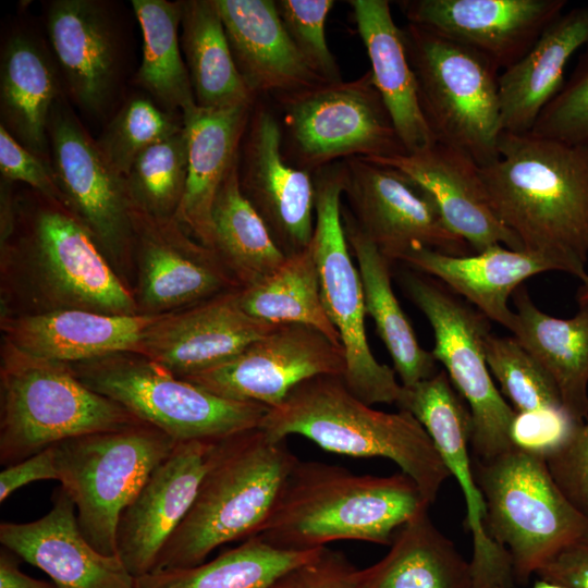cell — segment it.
<instances>
[{
    "mask_svg": "<svg viewBox=\"0 0 588 588\" xmlns=\"http://www.w3.org/2000/svg\"><path fill=\"white\" fill-rule=\"evenodd\" d=\"M56 68L37 40L15 34L0 66L1 125L25 148L50 161L48 122L60 95Z\"/></svg>",
    "mask_w": 588,
    "mask_h": 588,
    "instance_id": "cell-33",
    "label": "cell"
},
{
    "mask_svg": "<svg viewBox=\"0 0 588 588\" xmlns=\"http://www.w3.org/2000/svg\"><path fill=\"white\" fill-rule=\"evenodd\" d=\"M275 7L290 39L309 68L327 83L342 81L326 37V21L334 1L277 0Z\"/></svg>",
    "mask_w": 588,
    "mask_h": 588,
    "instance_id": "cell-44",
    "label": "cell"
},
{
    "mask_svg": "<svg viewBox=\"0 0 588 588\" xmlns=\"http://www.w3.org/2000/svg\"><path fill=\"white\" fill-rule=\"evenodd\" d=\"M426 429L465 499V525L473 538V588H513L509 553L483 528L485 506L478 489L469 448L471 416L444 370L412 387H403L396 402Z\"/></svg>",
    "mask_w": 588,
    "mask_h": 588,
    "instance_id": "cell-16",
    "label": "cell"
},
{
    "mask_svg": "<svg viewBox=\"0 0 588 588\" xmlns=\"http://www.w3.org/2000/svg\"><path fill=\"white\" fill-rule=\"evenodd\" d=\"M350 211L390 261L428 248L452 256L473 254L443 220L433 198L401 171L364 157L344 160Z\"/></svg>",
    "mask_w": 588,
    "mask_h": 588,
    "instance_id": "cell-15",
    "label": "cell"
},
{
    "mask_svg": "<svg viewBox=\"0 0 588 588\" xmlns=\"http://www.w3.org/2000/svg\"><path fill=\"white\" fill-rule=\"evenodd\" d=\"M565 0H407L408 23L464 45L505 70L564 11Z\"/></svg>",
    "mask_w": 588,
    "mask_h": 588,
    "instance_id": "cell-20",
    "label": "cell"
},
{
    "mask_svg": "<svg viewBox=\"0 0 588 588\" xmlns=\"http://www.w3.org/2000/svg\"><path fill=\"white\" fill-rule=\"evenodd\" d=\"M544 461L562 493L588 517V419Z\"/></svg>",
    "mask_w": 588,
    "mask_h": 588,
    "instance_id": "cell-47",
    "label": "cell"
},
{
    "mask_svg": "<svg viewBox=\"0 0 588 588\" xmlns=\"http://www.w3.org/2000/svg\"><path fill=\"white\" fill-rule=\"evenodd\" d=\"M581 424L564 408L515 412L510 439L513 448L546 460L566 443Z\"/></svg>",
    "mask_w": 588,
    "mask_h": 588,
    "instance_id": "cell-46",
    "label": "cell"
},
{
    "mask_svg": "<svg viewBox=\"0 0 588 588\" xmlns=\"http://www.w3.org/2000/svg\"><path fill=\"white\" fill-rule=\"evenodd\" d=\"M47 32L66 86L78 106L101 113L118 81V50L109 14L99 1L54 0Z\"/></svg>",
    "mask_w": 588,
    "mask_h": 588,
    "instance_id": "cell-27",
    "label": "cell"
},
{
    "mask_svg": "<svg viewBox=\"0 0 588 588\" xmlns=\"http://www.w3.org/2000/svg\"><path fill=\"white\" fill-rule=\"evenodd\" d=\"M529 133L568 144L588 142V44L572 74L541 111Z\"/></svg>",
    "mask_w": 588,
    "mask_h": 588,
    "instance_id": "cell-45",
    "label": "cell"
},
{
    "mask_svg": "<svg viewBox=\"0 0 588 588\" xmlns=\"http://www.w3.org/2000/svg\"><path fill=\"white\" fill-rule=\"evenodd\" d=\"M313 175L316 201L310 248L318 266L322 303L344 352L342 378L348 390L366 404H396L402 384L394 369L377 360L367 340L362 280L342 220L344 160Z\"/></svg>",
    "mask_w": 588,
    "mask_h": 588,
    "instance_id": "cell-11",
    "label": "cell"
},
{
    "mask_svg": "<svg viewBox=\"0 0 588 588\" xmlns=\"http://www.w3.org/2000/svg\"><path fill=\"white\" fill-rule=\"evenodd\" d=\"M47 132L50 162L66 208L132 290L134 205L125 176L109 163L62 96L51 109Z\"/></svg>",
    "mask_w": 588,
    "mask_h": 588,
    "instance_id": "cell-14",
    "label": "cell"
},
{
    "mask_svg": "<svg viewBox=\"0 0 588 588\" xmlns=\"http://www.w3.org/2000/svg\"><path fill=\"white\" fill-rule=\"evenodd\" d=\"M259 428L275 440L297 434L332 453L388 458L415 481L430 504L451 476L430 436L409 412L373 408L348 390L342 376L321 375L298 383L269 408Z\"/></svg>",
    "mask_w": 588,
    "mask_h": 588,
    "instance_id": "cell-4",
    "label": "cell"
},
{
    "mask_svg": "<svg viewBox=\"0 0 588 588\" xmlns=\"http://www.w3.org/2000/svg\"><path fill=\"white\" fill-rule=\"evenodd\" d=\"M218 441L177 442L122 512L117 551L135 578L152 571L167 541L189 512Z\"/></svg>",
    "mask_w": 588,
    "mask_h": 588,
    "instance_id": "cell-21",
    "label": "cell"
},
{
    "mask_svg": "<svg viewBox=\"0 0 588 588\" xmlns=\"http://www.w3.org/2000/svg\"><path fill=\"white\" fill-rule=\"evenodd\" d=\"M236 68L256 97H281L324 82L290 39L273 0H215Z\"/></svg>",
    "mask_w": 588,
    "mask_h": 588,
    "instance_id": "cell-26",
    "label": "cell"
},
{
    "mask_svg": "<svg viewBox=\"0 0 588 588\" xmlns=\"http://www.w3.org/2000/svg\"><path fill=\"white\" fill-rule=\"evenodd\" d=\"M183 127V117L134 97L112 118L97 143L109 163L126 176L142 152Z\"/></svg>",
    "mask_w": 588,
    "mask_h": 588,
    "instance_id": "cell-43",
    "label": "cell"
},
{
    "mask_svg": "<svg viewBox=\"0 0 588 588\" xmlns=\"http://www.w3.org/2000/svg\"><path fill=\"white\" fill-rule=\"evenodd\" d=\"M367 159L401 171L427 191L446 225L474 252L494 245L523 250L493 211L479 167L460 150L436 142L417 152Z\"/></svg>",
    "mask_w": 588,
    "mask_h": 588,
    "instance_id": "cell-24",
    "label": "cell"
},
{
    "mask_svg": "<svg viewBox=\"0 0 588 588\" xmlns=\"http://www.w3.org/2000/svg\"><path fill=\"white\" fill-rule=\"evenodd\" d=\"M93 391L176 442L215 441L258 428L269 407L213 394L137 353L70 365Z\"/></svg>",
    "mask_w": 588,
    "mask_h": 588,
    "instance_id": "cell-9",
    "label": "cell"
},
{
    "mask_svg": "<svg viewBox=\"0 0 588 588\" xmlns=\"http://www.w3.org/2000/svg\"><path fill=\"white\" fill-rule=\"evenodd\" d=\"M357 572L344 553L326 546L280 576L270 588H359Z\"/></svg>",
    "mask_w": 588,
    "mask_h": 588,
    "instance_id": "cell-49",
    "label": "cell"
},
{
    "mask_svg": "<svg viewBox=\"0 0 588 588\" xmlns=\"http://www.w3.org/2000/svg\"><path fill=\"white\" fill-rule=\"evenodd\" d=\"M298 458L259 427L217 442L195 501L151 572L204 563L218 547L259 535Z\"/></svg>",
    "mask_w": 588,
    "mask_h": 588,
    "instance_id": "cell-5",
    "label": "cell"
},
{
    "mask_svg": "<svg viewBox=\"0 0 588 588\" xmlns=\"http://www.w3.org/2000/svg\"><path fill=\"white\" fill-rule=\"evenodd\" d=\"M576 301L579 304H588V283L581 284L576 292Z\"/></svg>",
    "mask_w": 588,
    "mask_h": 588,
    "instance_id": "cell-53",
    "label": "cell"
},
{
    "mask_svg": "<svg viewBox=\"0 0 588 588\" xmlns=\"http://www.w3.org/2000/svg\"><path fill=\"white\" fill-rule=\"evenodd\" d=\"M283 154L315 173L340 159L407 154L370 71L350 82L324 83L278 97Z\"/></svg>",
    "mask_w": 588,
    "mask_h": 588,
    "instance_id": "cell-12",
    "label": "cell"
},
{
    "mask_svg": "<svg viewBox=\"0 0 588 588\" xmlns=\"http://www.w3.org/2000/svg\"><path fill=\"white\" fill-rule=\"evenodd\" d=\"M537 576L563 588H588V540L565 549Z\"/></svg>",
    "mask_w": 588,
    "mask_h": 588,
    "instance_id": "cell-51",
    "label": "cell"
},
{
    "mask_svg": "<svg viewBox=\"0 0 588 588\" xmlns=\"http://www.w3.org/2000/svg\"><path fill=\"white\" fill-rule=\"evenodd\" d=\"M17 555L2 548L0 551V588H58L53 583L35 579L19 568Z\"/></svg>",
    "mask_w": 588,
    "mask_h": 588,
    "instance_id": "cell-52",
    "label": "cell"
},
{
    "mask_svg": "<svg viewBox=\"0 0 588 588\" xmlns=\"http://www.w3.org/2000/svg\"><path fill=\"white\" fill-rule=\"evenodd\" d=\"M133 295L140 315H164L240 286L217 255L174 218L133 210Z\"/></svg>",
    "mask_w": 588,
    "mask_h": 588,
    "instance_id": "cell-17",
    "label": "cell"
},
{
    "mask_svg": "<svg viewBox=\"0 0 588 588\" xmlns=\"http://www.w3.org/2000/svg\"><path fill=\"white\" fill-rule=\"evenodd\" d=\"M371 64V77L407 154L430 147L436 139L422 113L415 73L403 29L387 0L348 1Z\"/></svg>",
    "mask_w": 588,
    "mask_h": 588,
    "instance_id": "cell-31",
    "label": "cell"
},
{
    "mask_svg": "<svg viewBox=\"0 0 588 588\" xmlns=\"http://www.w3.org/2000/svg\"><path fill=\"white\" fill-rule=\"evenodd\" d=\"M485 355L490 373L516 413L564 408L550 375L514 336L489 333Z\"/></svg>",
    "mask_w": 588,
    "mask_h": 588,
    "instance_id": "cell-42",
    "label": "cell"
},
{
    "mask_svg": "<svg viewBox=\"0 0 588 588\" xmlns=\"http://www.w3.org/2000/svg\"><path fill=\"white\" fill-rule=\"evenodd\" d=\"M420 273L437 278L456 295L512 332L516 315L509 298L522 283L538 273L556 271L553 264L535 254L494 245L466 256L428 248L413 250L400 260Z\"/></svg>",
    "mask_w": 588,
    "mask_h": 588,
    "instance_id": "cell-28",
    "label": "cell"
},
{
    "mask_svg": "<svg viewBox=\"0 0 588 588\" xmlns=\"http://www.w3.org/2000/svg\"><path fill=\"white\" fill-rule=\"evenodd\" d=\"M1 316L64 309L138 315L132 290L88 229L30 189L0 211Z\"/></svg>",
    "mask_w": 588,
    "mask_h": 588,
    "instance_id": "cell-1",
    "label": "cell"
},
{
    "mask_svg": "<svg viewBox=\"0 0 588 588\" xmlns=\"http://www.w3.org/2000/svg\"><path fill=\"white\" fill-rule=\"evenodd\" d=\"M479 168L489 203L522 249L588 283V142L503 132Z\"/></svg>",
    "mask_w": 588,
    "mask_h": 588,
    "instance_id": "cell-2",
    "label": "cell"
},
{
    "mask_svg": "<svg viewBox=\"0 0 588 588\" xmlns=\"http://www.w3.org/2000/svg\"><path fill=\"white\" fill-rule=\"evenodd\" d=\"M52 446L19 463L7 466L0 473V502L3 503L15 490L38 480H58Z\"/></svg>",
    "mask_w": 588,
    "mask_h": 588,
    "instance_id": "cell-50",
    "label": "cell"
},
{
    "mask_svg": "<svg viewBox=\"0 0 588 588\" xmlns=\"http://www.w3.org/2000/svg\"><path fill=\"white\" fill-rule=\"evenodd\" d=\"M487 536L510 555L515 584L571 546L588 540V517L562 493L544 458L513 448L473 460Z\"/></svg>",
    "mask_w": 588,
    "mask_h": 588,
    "instance_id": "cell-7",
    "label": "cell"
},
{
    "mask_svg": "<svg viewBox=\"0 0 588 588\" xmlns=\"http://www.w3.org/2000/svg\"><path fill=\"white\" fill-rule=\"evenodd\" d=\"M531 588H563L554 583H551V581H548V580H544L542 578H538L534 585L531 586Z\"/></svg>",
    "mask_w": 588,
    "mask_h": 588,
    "instance_id": "cell-54",
    "label": "cell"
},
{
    "mask_svg": "<svg viewBox=\"0 0 588 588\" xmlns=\"http://www.w3.org/2000/svg\"><path fill=\"white\" fill-rule=\"evenodd\" d=\"M132 7L143 35L136 83L163 109L189 114L197 103L180 48L181 1L133 0Z\"/></svg>",
    "mask_w": 588,
    "mask_h": 588,
    "instance_id": "cell-40",
    "label": "cell"
},
{
    "mask_svg": "<svg viewBox=\"0 0 588 588\" xmlns=\"http://www.w3.org/2000/svg\"><path fill=\"white\" fill-rule=\"evenodd\" d=\"M238 290L161 315L150 327L139 354L185 378L235 356L278 326L248 315Z\"/></svg>",
    "mask_w": 588,
    "mask_h": 588,
    "instance_id": "cell-22",
    "label": "cell"
},
{
    "mask_svg": "<svg viewBox=\"0 0 588 588\" xmlns=\"http://www.w3.org/2000/svg\"><path fill=\"white\" fill-rule=\"evenodd\" d=\"M403 284L432 328V355L468 405L474 457L491 460L512 450L515 411L495 388L485 355L489 319L427 274L404 272Z\"/></svg>",
    "mask_w": 588,
    "mask_h": 588,
    "instance_id": "cell-13",
    "label": "cell"
},
{
    "mask_svg": "<svg viewBox=\"0 0 588 588\" xmlns=\"http://www.w3.org/2000/svg\"><path fill=\"white\" fill-rule=\"evenodd\" d=\"M430 505L402 471L357 475L341 466L297 460L258 536L294 551L338 540L390 546L395 531Z\"/></svg>",
    "mask_w": 588,
    "mask_h": 588,
    "instance_id": "cell-3",
    "label": "cell"
},
{
    "mask_svg": "<svg viewBox=\"0 0 588 588\" xmlns=\"http://www.w3.org/2000/svg\"><path fill=\"white\" fill-rule=\"evenodd\" d=\"M345 358L321 332L302 324L278 326L230 359L181 378L219 396L279 405L306 379L342 376Z\"/></svg>",
    "mask_w": 588,
    "mask_h": 588,
    "instance_id": "cell-18",
    "label": "cell"
},
{
    "mask_svg": "<svg viewBox=\"0 0 588 588\" xmlns=\"http://www.w3.org/2000/svg\"><path fill=\"white\" fill-rule=\"evenodd\" d=\"M588 44V7L555 19L516 63L499 75L503 132L529 133L544 107L561 90L565 66Z\"/></svg>",
    "mask_w": 588,
    "mask_h": 588,
    "instance_id": "cell-30",
    "label": "cell"
},
{
    "mask_svg": "<svg viewBox=\"0 0 588 588\" xmlns=\"http://www.w3.org/2000/svg\"><path fill=\"white\" fill-rule=\"evenodd\" d=\"M513 336L547 370L554 381L564 409L579 422L588 419V304H579L572 318L540 310L527 290L513 294Z\"/></svg>",
    "mask_w": 588,
    "mask_h": 588,
    "instance_id": "cell-32",
    "label": "cell"
},
{
    "mask_svg": "<svg viewBox=\"0 0 588 588\" xmlns=\"http://www.w3.org/2000/svg\"><path fill=\"white\" fill-rule=\"evenodd\" d=\"M181 47L195 100L207 109L253 106L215 0L181 1Z\"/></svg>",
    "mask_w": 588,
    "mask_h": 588,
    "instance_id": "cell-36",
    "label": "cell"
},
{
    "mask_svg": "<svg viewBox=\"0 0 588 588\" xmlns=\"http://www.w3.org/2000/svg\"><path fill=\"white\" fill-rule=\"evenodd\" d=\"M253 106L207 109L196 107L183 117L187 135V177L174 216L196 241L210 248L211 211L217 193L240 159V143Z\"/></svg>",
    "mask_w": 588,
    "mask_h": 588,
    "instance_id": "cell-29",
    "label": "cell"
},
{
    "mask_svg": "<svg viewBox=\"0 0 588 588\" xmlns=\"http://www.w3.org/2000/svg\"><path fill=\"white\" fill-rule=\"evenodd\" d=\"M0 463H19L66 439L142 422L93 391L69 364L1 342Z\"/></svg>",
    "mask_w": 588,
    "mask_h": 588,
    "instance_id": "cell-6",
    "label": "cell"
},
{
    "mask_svg": "<svg viewBox=\"0 0 588 588\" xmlns=\"http://www.w3.org/2000/svg\"><path fill=\"white\" fill-rule=\"evenodd\" d=\"M0 542L44 571L58 588H135V577L120 556L100 553L84 537L75 504L62 488L42 517L1 523Z\"/></svg>",
    "mask_w": 588,
    "mask_h": 588,
    "instance_id": "cell-23",
    "label": "cell"
},
{
    "mask_svg": "<svg viewBox=\"0 0 588 588\" xmlns=\"http://www.w3.org/2000/svg\"><path fill=\"white\" fill-rule=\"evenodd\" d=\"M419 102L436 142L479 168L499 159V70L479 52L422 26L402 28Z\"/></svg>",
    "mask_w": 588,
    "mask_h": 588,
    "instance_id": "cell-8",
    "label": "cell"
},
{
    "mask_svg": "<svg viewBox=\"0 0 588 588\" xmlns=\"http://www.w3.org/2000/svg\"><path fill=\"white\" fill-rule=\"evenodd\" d=\"M185 127L142 152L125 176L134 207L157 218H174L187 177Z\"/></svg>",
    "mask_w": 588,
    "mask_h": 588,
    "instance_id": "cell-41",
    "label": "cell"
},
{
    "mask_svg": "<svg viewBox=\"0 0 588 588\" xmlns=\"http://www.w3.org/2000/svg\"><path fill=\"white\" fill-rule=\"evenodd\" d=\"M342 220L352 256L359 271L366 315L387 347L403 387H412L434 376L437 359L422 348L404 314L391 283V261L366 236L348 208Z\"/></svg>",
    "mask_w": 588,
    "mask_h": 588,
    "instance_id": "cell-34",
    "label": "cell"
},
{
    "mask_svg": "<svg viewBox=\"0 0 588 588\" xmlns=\"http://www.w3.org/2000/svg\"><path fill=\"white\" fill-rule=\"evenodd\" d=\"M240 184L244 196L287 256L309 247L315 228L314 175L283 154L280 120L267 108L250 117Z\"/></svg>",
    "mask_w": 588,
    "mask_h": 588,
    "instance_id": "cell-19",
    "label": "cell"
},
{
    "mask_svg": "<svg viewBox=\"0 0 588 588\" xmlns=\"http://www.w3.org/2000/svg\"><path fill=\"white\" fill-rule=\"evenodd\" d=\"M160 316L64 309L0 316V330L2 341L24 353L72 365L115 353L139 354L146 333Z\"/></svg>",
    "mask_w": 588,
    "mask_h": 588,
    "instance_id": "cell-25",
    "label": "cell"
},
{
    "mask_svg": "<svg viewBox=\"0 0 588 588\" xmlns=\"http://www.w3.org/2000/svg\"><path fill=\"white\" fill-rule=\"evenodd\" d=\"M210 249L240 289L262 281L286 258L242 192L240 159L222 182L212 206Z\"/></svg>",
    "mask_w": 588,
    "mask_h": 588,
    "instance_id": "cell-37",
    "label": "cell"
},
{
    "mask_svg": "<svg viewBox=\"0 0 588 588\" xmlns=\"http://www.w3.org/2000/svg\"><path fill=\"white\" fill-rule=\"evenodd\" d=\"M318 550H284L257 535L199 565L136 577L135 588H270L280 576Z\"/></svg>",
    "mask_w": 588,
    "mask_h": 588,
    "instance_id": "cell-38",
    "label": "cell"
},
{
    "mask_svg": "<svg viewBox=\"0 0 588 588\" xmlns=\"http://www.w3.org/2000/svg\"><path fill=\"white\" fill-rule=\"evenodd\" d=\"M176 443L142 421L52 445L58 481L75 504L84 537L100 553L118 555L115 535L122 512Z\"/></svg>",
    "mask_w": 588,
    "mask_h": 588,
    "instance_id": "cell-10",
    "label": "cell"
},
{
    "mask_svg": "<svg viewBox=\"0 0 588 588\" xmlns=\"http://www.w3.org/2000/svg\"><path fill=\"white\" fill-rule=\"evenodd\" d=\"M359 588H473L470 562L425 509L394 534L388 553L358 569Z\"/></svg>",
    "mask_w": 588,
    "mask_h": 588,
    "instance_id": "cell-35",
    "label": "cell"
},
{
    "mask_svg": "<svg viewBox=\"0 0 588 588\" xmlns=\"http://www.w3.org/2000/svg\"><path fill=\"white\" fill-rule=\"evenodd\" d=\"M237 294L248 315L275 326L302 324L316 329L342 348L322 303L318 266L310 245L287 256L271 274L240 289Z\"/></svg>",
    "mask_w": 588,
    "mask_h": 588,
    "instance_id": "cell-39",
    "label": "cell"
},
{
    "mask_svg": "<svg viewBox=\"0 0 588 588\" xmlns=\"http://www.w3.org/2000/svg\"><path fill=\"white\" fill-rule=\"evenodd\" d=\"M0 172L1 179L12 183L23 182L30 189L66 207L51 162L22 146L2 125H0Z\"/></svg>",
    "mask_w": 588,
    "mask_h": 588,
    "instance_id": "cell-48",
    "label": "cell"
}]
</instances>
